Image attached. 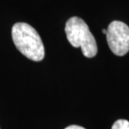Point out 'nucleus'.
<instances>
[{
    "label": "nucleus",
    "mask_w": 129,
    "mask_h": 129,
    "mask_svg": "<svg viewBox=\"0 0 129 129\" xmlns=\"http://www.w3.org/2000/svg\"><path fill=\"white\" fill-rule=\"evenodd\" d=\"M12 39L20 53L34 61L45 57V47L36 29L27 23H16L12 27Z\"/></svg>",
    "instance_id": "obj_1"
},
{
    "label": "nucleus",
    "mask_w": 129,
    "mask_h": 129,
    "mask_svg": "<svg viewBox=\"0 0 129 129\" xmlns=\"http://www.w3.org/2000/svg\"><path fill=\"white\" fill-rule=\"evenodd\" d=\"M66 38L75 48H81L82 54L87 58H92L97 54V45L88 25L79 17H72L66 24Z\"/></svg>",
    "instance_id": "obj_2"
},
{
    "label": "nucleus",
    "mask_w": 129,
    "mask_h": 129,
    "mask_svg": "<svg viewBox=\"0 0 129 129\" xmlns=\"http://www.w3.org/2000/svg\"><path fill=\"white\" fill-rule=\"evenodd\" d=\"M107 40L114 55L123 56L129 51V27L121 21H112L108 25Z\"/></svg>",
    "instance_id": "obj_3"
},
{
    "label": "nucleus",
    "mask_w": 129,
    "mask_h": 129,
    "mask_svg": "<svg viewBox=\"0 0 129 129\" xmlns=\"http://www.w3.org/2000/svg\"><path fill=\"white\" fill-rule=\"evenodd\" d=\"M112 129H129V122L124 119L117 120L112 125Z\"/></svg>",
    "instance_id": "obj_4"
},
{
    "label": "nucleus",
    "mask_w": 129,
    "mask_h": 129,
    "mask_svg": "<svg viewBox=\"0 0 129 129\" xmlns=\"http://www.w3.org/2000/svg\"><path fill=\"white\" fill-rule=\"evenodd\" d=\"M64 129H86L84 127H81V126H77V125H71L69 126V127H66Z\"/></svg>",
    "instance_id": "obj_5"
},
{
    "label": "nucleus",
    "mask_w": 129,
    "mask_h": 129,
    "mask_svg": "<svg viewBox=\"0 0 129 129\" xmlns=\"http://www.w3.org/2000/svg\"><path fill=\"white\" fill-rule=\"evenodd\" d=\"M102 32H103V34H105V35H107V29H103V30H102Z\"/></svg>",
    "instance_id": "obj_6"
}]
</instances>
